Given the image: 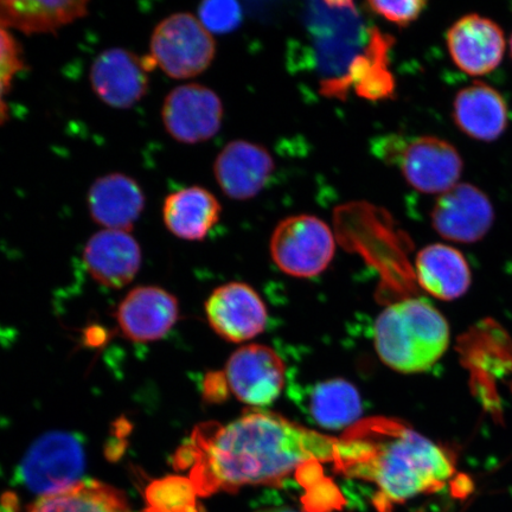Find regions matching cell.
Segmentation results:
<instances>
[{"instance_id":"obj_1","label":"cell","mask_w":512,"mask_h":512,"mask_svg":"<svg viewBox=\"0 0 512 512\" xmlns=\"http://www.w3.org/2000/svg\"><path fill=\"white\" fill-rule=\"evenodd\" d=\"M339 440L262 411L226 426L198 428L181 447L197 495L235 492L248 485H277L310 464L337 460Z\"/></svg>"},{"instance_id":"obj_2","label":"cell","mask_w":512,"mask_h":512,"mask_svg":"<svg viewBox=\"0 0 512 512\" xmlns=\"http://www.w3.org/2000/svg\"><path fill=\"white\" fill-rule=\"evenodd\" d=\"M337 469L379 486L375 505L380 512L421 494L445 488L456 473L443 447L413 428L393 421H371L350 430L338 444Z\"/></svg>"},{"instance_id":"obj_3","label":"cell","mask_w":512,"mask_h":512,"mask_svg":"<svg viewBox=\"0 0 512 512\" xmlns=\"http://www.w3.org/2000/svg\"><path fill=\"white\" fill-rule=\"evenodd\" d=\"M377 355L402 374L430 370L450 344V326L424 299L408 298L383 310L374 329Z\"/></svg>"},{"instance_id":"obj_4","label":"cell","mask_w":512,"mask_h":512,"mask_svg":"<svg viewBox=\"0 0 512 512\" xmlns=\"http://www.w3.org/2000/svg\"><path fill=\"white\" fill-rule=\"evenodd\" d=\"M215 55L213 34L194 15L178 12L157 24L147 56L169 78L187 80L206 72Z\"/></svg>"},{"instance_id":"obj_5","label":"cell","mask_w":512,"mask_h":512,"mask_svg":"<svg viewBox=\"0 0 512 512\" xmlns=\"http://www.w3.org/2000/svg\"><path fill=\"white\" fill-rule=\"evenodd\" d=\"M382 146L380 156L398 165L408 184L425 194H444L462 177L463 159L444 139L389 137Z\"/></svg>"},{"instance_id":"obj_6","label":"cell","mask_w":512,"mask_h":512,"mask_svg":"<svg viewBox=\"0 0 512 512\" xmlns=\"http://www.w3.org/2000/svg\"><path fill=\"white\" fill-rule=\"evenodd\" d=\"M270 249L281 271L291 277L313 278L331 264L336 242L328 224L303 214L287 217L275 227Z\"/></svg>"},{"instance_id":"obj_7","label":"cell","mask_w":512,"mask_h":512,"mask_svg":"<svg viewBox=\"0 0 512 512\" xmlns=\"http://www.w3.org/2000/svg\"><path fill=\"white\" fill-rule=\"evenodd\" d=\"M85 466V450L79 437L50 432L30 447L17 476L30 491L49 496L80 483Z\"/></svg>"},{"instance_id":"obj_8","label":"cell","mask_w":512,"mask_h":512,"mask_svg":"<svg viewBox=\"0 0 512 512\" xmlns=\"http://www.w3.org/2000/svg\"><path fill=\"white\" fill-rule=\"evenodd\" d=\"M223 114L220 96L198 83L172 89L162 108L166 132L176 142L188 145L213 139L221 130Z\"/></svg>"},{"instance_id":"obj_9","label":"cell","mask_w":512,"mask_h":512,"mask_svg":"<svg viewBox=\"0 0 512 512\" xmlns=\"http://www.w3.org/2000/svg\"><path fill=\"white\" fill-rule=\"evenodd\" d=\"M155 67L149 56L140 57L124 48H110L96 56L89 81L105 105L128 110L149 91V74Z\"/></svg>"},{"instance_id":"obj_10","label":"cell","mask_w":512,"mask_h":512,"mask_svg":"<svg viewBox=\"0 0 512 512\" xmlns=\"http://www.w3.org/2000/svg\"><path fill=\"white\" fill-rule=\"evenodd\" d=\"M230 392L251 407H266L285 387V364L270 347L249 344L230 356L226 367Z\"/></svg>"},{"instance_id":"obj_11","label":"cell","mask_w":512,"mask_h":512,"mask_svg":"<svg viewBox=\"0 0 512 512\" xmlns=\"http://www.w3.org/2000/svg\"><path fill=\"white\" fill-rule=\"evenodd\" d=\"M495 221L490 198L475 185L458 183L435 202L432 223L444 239L473 243L482 240Z\"/></svg>"},{"instance_id":"obj_12","label":"cell","mask_w":512,"mask_h":512,"mask_svg":"<svg viewBox=\"0 0 512 512\" xmlns=\"http://www.w3.org/2000/svg\"><path fill=\"white\" fill-rule=\"evenodd\" d=\"M211 328L228 342L251 341L265 331L266 305L253 288L243 283H229L211 293L206 304Z\"/></svg>"},{"instance_id":"obj_13","label":"cell","mask_w":512,"mask_h":512,"mask_svg":"<svg viewBox=\"0 0 512 512\" xmlns=\"http://www.w3.org/2000/svg\"><path fill=\"white\" fill-rule=\"evenodd\" d=\"M446 42L454 64L471 76L494 72L507 47L499 25L476 14L464 16L454 23L447 31Z\"/></svg>"},{"instance_id":"obj_14","label":"cell","mask_w":512,"mask_h":512,"mask_svg":"<svg viewBox=\"0 0 512 512\" xmlns=\"http://www.w3.org/2000/svg\"><path fill=\"white\" fill-rule=\"evenodd\" d=\"M274 168V159L266 147L247 140H234L217 156L214 175L230 200L248 201L266 187Z\"/></svg>"},{"instance_id":"obj_15","label":"cell","mask_w":512,"mask_h":512,"mask_svg":"<svg viewBox=\"0 0 512 512\" xmlns=\"http://www.w3.org/2000/svg\"><path fill=\"white\" fill-rule=\"evenodd\" d=\"M179 316L177 299L156 286L134 288L120 304L121 332L133 342H155L169 334Z\"/></svg>"},{"instance_id":"obj_16","label":"cell","mask_w":512,"mask_h":512,"mask_svg":"<svg viewBox=\"0 0 512 512\" xmlns=\"http://www.w3.org/2000/svg\"><path fill=\"white\" fill-rule=\"evenodd\" d=\"M142 259L138 241L123 230H100L88 240L83 252V260L92 278L102 286L117 290L136 278Z\"/></svg>"},{"instance_id":"obj_17","label":"cell","mask_w":512,"mask_h":512,"mask_svg":"<svg viewBox=\"0 0 512 512\" xmlns=\"http://www.w3.org/2000/svg\"><path fill=\"white\" fill-rule=\"evenodd\" d=\"M145 194L136 179L113 172L95 179L87 206L92 220L105 229L130 233L145 209Z\"/></svg>"},{"instance_id":"obj_18","label":"cell","mask_w":512,"mask_h":512,"mask_svg":"<svg viewBox=\"0 0 512 512\" xmlns=\"http://www.w3.org/2000/svg\"><path fill=\"white\" fill-rule=\"evenodd\" d=\"M508 118L503 96L486 83H472L454 99V123L479 142H495L507 130Z\"/></svg>"},{"instance_id":"obj_19","label":"cell","mask_w":512,"mask_h":512,"mask_svg":"<svg viewBox=\"0 0 512 512\" xmlns=\"http://www.w3.org/2000/svg\"><path fill=\"white\" fill-rule=\"evenodd\" d=\"M166 229L178 239L202 241L221 219L222 206L214 194L202 187L171 192L163 203Z\"/></svg>"},{"instance_id":"obj_20","label":"cell","mask_w":512,"mask_h":512,"mask_svg":"<svg viewBox=\"0 0 512 512\" xmlns=\"http://www.w3.org/2000/svg\"><path fill=\"white\" fill-rule=\"evenodd\" d=\"M415 273L420 286L441 300L458 299L471 285V271L464 255L440 243L421 249L416 256Z\"/></svg>"},{"instance_id":"obj_21","label":"cell","mask_w":512,"mask_h":512,"mask_svg":"<svg viewBox=\"0 0 512 512\" xmlns=\"http://www.w3.org/2000/svg\"><path fill=\"white\" fill-rule=\"evenodd\" d=\"M89 2L0 0V25L25 35L54 34L89 14Z\"/></svg>"},{"instance_id":"obj_22","label":"cell","mask_w":512,"mask_h":512,"mask_svg":"<svg viewBox=\"0 0 512 512\" xmlns=\"http://www.w3.org/2000/svg\"><path fill=\"white\" fill-rule=\"evenodd\" d=\"M29 512H132L124 492L113 486L81 480L59 494L42 496Z\"/></svg>"},{"instance_id":"obj_23","label":"cell","mask_w":512,"mask_h":512,"mask_svg":"<svg viewBox=\"0 0 512 512\" xmlns=\"http://www.w3.org/2000/svg\"><path fill=\"white\" fill-rule=\"evenodd\" d=\"M358 390L347 380L334 379L317 384L310 396V412L325 430L341 431L355 425L362 415Z\"/></svg>"},{"instance_id":"obj_24","label":"cell","mask_w":512,"mask_h":512,"mask_svg":"<svg viewBox=\"0 0 512 512\" xmlns=\"http://www.w3.org/2000/svg\"><path fill=\"white\" fill-rule=\"evenodd\" d=\"M197 492L190 478L168 476L147 486L145 501L149 512H190L198 508Z\"/></svg>"},{"instance_id":"obj_25","label":"cell","mask_w":512,"mask_h":512,"mask_svg":"<svg viewBox=\"0 0 512 512\" xmlns=\"http://www.w3.org/2000/svg\"><path fill=\"white\" fill-rule=\"evenodd\" d=\"M25 68L21 44L9 29L0 25V126L8 123L10 110L8 95L16 76Z\"/></svg>"},{"instance_id":"obj_26","label":"cell","mask_w":512,"mask_h":512,"mask_svg":"<svg viewBox=\"0 0 512 512\" xmlns=\"http://www.w3.org/2000/svg\"><path fill=\"white\" fill-rule=\"evenodd\" d=\"M198 18L210 34H228L240 27L242 9L236 2L208 0L198 8Z\"/></svg>"},{"instance_id":"obj_27","label":"cell","mask_w":512,"mask_h":512,"mask_svg":"<svg viewBox=\"0 0 512 512\" xmlns=\"http://www.w3.org/2000/svg\"><path fill=\"white\" fill-rule=\"evenodd\" d=\"M369 9L386 21L398 25V27H409L418 21L422 12L425 11L427 3L425 0H405V2H380L373 0L368 3Z\"/></svg>"},{"instance_id":"obj_28","label":"cell","mask_w":512,"mask_h":512,"mask_svg":"<svg viewBox=\"0 0 512 512\" xmlns=\"http://www.w3.org/2000/svg\"><path fill=\"white\" fill-rule=\"evenodd\" d=\"M305 512L341 511L345 505L344 498L331 480H322L303 497Z\"/></svg>"},{"instance_id":"obj_29","label":"cell","mask_w":512,"mask_h":512,"mask_svg":"<svg viewBox=\"0 0 512 512\" xmlns=\"http://www.w3.org/2000/svg\"><path fill=\"white\" fill-rule=\"evenodd\" d=\"M0 512H19V499L12 492L0 497Z\"/></svg>"},{"instance_id":"obj_30","label":"cell","mask_w":512,"mask_h":512,"mask_svg":"<svg viewBox=\"0 0 512 512\" xmlns=\"http://www.w3.org/2000/svg\"><path fill=\"white\" fill-rule=\"evenodd\" d=\"M258 512H298L291 509H266Z\"/></svg>"},{"instance_id":"obj_31","label":"cell","mask_w":512,"mask_h":512,"mask_svg":"<svg viewBox=\"0 0 512 512\" xmlns=\"http://www.w3.org/2000/svg\"><path fill=\"white\" fill-rule=\"evenodd\" d=\"M144 512H149V511H144ZM190 512H204V511L200 507H198Z\"/></svg>"},{"instance_id":"obj_32","label":"cell","mask_w":512,"mask_h":512,"mask_svg":"<svg viewBox=\"0 0 512 512\" xmlns=\"http://www.w3.org/2000/svg\"><path fill=\"white\" fill-rule=\"evenodd\" d=\"M510 49H511V55H512V36H511V40H510Z\"/></svg>"}]
</instances>
